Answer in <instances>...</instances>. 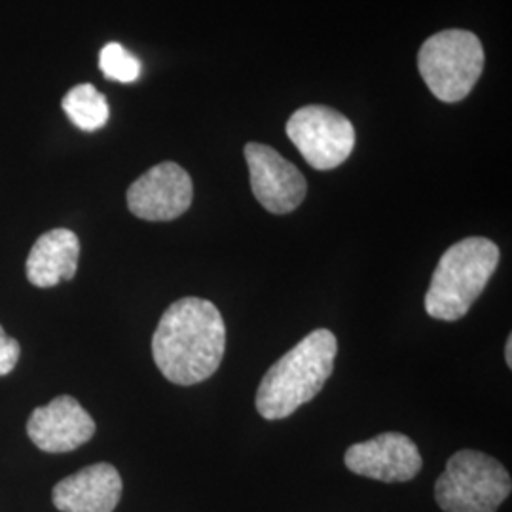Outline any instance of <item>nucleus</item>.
Instances as JSON below:
<instances>
[{"label": "nucleus", "instance_id": "1", "mask_svg": "<svg viewBox=\"0 0 512 512\" xmlns=\"http://www.w3.org/2000/svg\"><path fill=\"white\" fill-rule=\"evenodd\" d=\"M226 327L217 306L188 296L165 310L152 336V357L171 384L196 385L219 370Z\"/></svg>", "mask_w": 512, "mask_h": 512}, {"label": "nucleus", "instance_id": "2", "mask_svg": "<svg viewBox=\"0 0 512 512\" xmlns=\"http://www.w3.org/2000/svg\"><path fill=\"white\" fill-rule=\"evenodd\" d=\"M336 336L327 329L310 332L266 372L256 391V410L266 420H283L313 401L334 370Z\"/></svg>", "mask_w": 512, "mask_h": 512}, {"label": "nucleus", "instance_id": "3", "mask_svg": "<svg viewBox=\"0 0 512 512\" xmlns=\"http://www.w3.org/2000/svg\"><path fill=\"white\" fill-rule=\"evenodd\" d=\"M499 264V247L486 238H467L454 243L440 256L425 311L439 321H459L486 289Z\"/></svg>", "mask_w": 512, "mask_h": 512}, {"label": "nucleus", "instance_id": "4", "mask_svg": "<svg viewBox=\"0 0 512 512\" xmlns=\"http://www.w3.org/2000/svg\"><path fill=\"white\" fill-rule=\"evenodd\" d=\"M511 490V476L497 459L461 450L448 459L435 499L444 512H497Z\"/></svg>", "mask_w": 512, "mask_h": 512}, {"label": "nucleus", "instance_id": "5", "mask_svg": "<svg viewBox=\"0 0 512 512\" xmlns=\"http://www.w3.org/2000/svg\"><path fill=\"white\" fill-rule=\"evenodd\" d=\"M421 78L444 103H458L484 71V48L475 33L448 29L427 38L418 54Z\"/></svg>", "mask_w": 512, "mask_h": 512}, {"label": "nucleus", "instance_id": "6", "mask_svg": "<svg viewBox=\"0 0 512 512\" xmlns=\"http://www.w3.org/2000/svg\"><path fill=\"white\" fill-rule=\"evenodd\" d=\"M287 135L302 158L319 171L344 164L355 148V128L338 110L308 105L287 122Z\"/></svg>", "mask_w": 512, "mask_h": 512}, {"label": "nucleus", "instance_id": "7", "mask_svg": "<svg viewBox=\"0 0 512 512\" xmlns=\"http://www.w3.org/2000/svg\"><path fill=\"white\" fill-rule=\"evenodd\" d=\"M256 202L274 215H287L304 202L308 183L300 169L277 150L260 143L245 147Z\"/></svg>", "mask_w": 512, "mask_h": 512}, {"label": "nucleus", "instance_id": "8", "mask_svg": "<svg viewBox=\"0 0 512 512\" xmlns=\"http://www.w3.org/2000/svg\"><path fill=\"white\" fill-rule=\"evenodd\" d=\"M194 196L190 175L173 162L154 165L129 186V211L143 220L165 222L184 215Z\"/></svg>", "mask_w": 512, "mask_h": 512}, {"label": "nucleus", "instance_id": "9", "mask_svg": "<svg viewBox=\"0 0 512 512\" xmlns=\"http://www.w3.org/2000/svg\"><path fill=\"white\" fill-rule=\"evenodd\" d=\"M420 450L403 433H382L353 444L346 452V467L355 475L380 482H408L421 471Z\"/></svg>", "mask_w": 512, "mask_h": 512}, {"label": "nucleus", "instance_id": "10", "mask_svg": "<svg viewBox=\"0 0 512 512\" xmlns=\"http://www.w3.org/2000/svg\"><path fill=\"white\" fill-rule=\"evenodd\" d=\"M27 435L42 452L67 454L92 439L95 421L76 399L61 395L31 414Z\"/></svg>", "mask_w": 512, "mask_h": 512}, {"label": "nucleus", "instance_id": "11", "mask_svg": "<svg viewBox=\"0 0 512 512\" xmlns=\"http://www.w3.org/2000/svg\"><path fill=\"white\" fill-rule=\"evenodd\" d=\"M122 497V476L110 463H95L63 478L54 488L61 512H112Z\"/></svg>", "mask_w": 512, "mask_h": 512}, {"label": "nucleus", "instance_id": "12", "mask_svg": "<svg viewBox=\"0 0 512 512\" xmlns=\"http://www.w3.org/2000/svg\"><path fill=\"white\" fill-rule=\"evenodd\" d=\"M80 239L73 230L55 228L42 234L27 256V279L38 289L71 281L78 270Z\"/></svg>", "mask_w": 512, "mask_h": 512}, {"label": "nucleus", "instance_id": "13", "mask_svg": "<svg viewBox=\"0 0 512 512\" xmlns=\"http://www.w3.org/2000/svg\"><path fill=\"white\" fill-rule=\"evenodd\" d=\"M61 107L74 126L82 131H97L109 122L107 97L97 92L92 84H78L63 97Z\"/></svg>", "mask_w": 512, "mask_h": 512}, {"label": "nucleus", "instance_id": "14", "mask_svg": "<svg viewBox=\"0 0 512 512\" xmlns=\"http://www.w3.org/2000/svg\"><path fill=\"white\" fill-rule=\"evenodd\" d=\"M99 69L109 80L131 84L141 76V61L122 44L110 42L99 54Z\"/></svg>", "mask_w": 512, "mask_h": 512}, {"label": "nucleus", "instance_id": "15", "mask_svg": "<svg viewBox=\"0 0 512 512\" xmlns=\"http://www.w3.org/2000/svg\"><path fill=\"white\" fill-rule=\"evenodd\" d=\"M19 361V344L0 327V376L10 374Z\"/></svg>", "mask_w": 512, "mask_h": 512}, {"label": "nucleus", "instance_id": "16", "mask_svg": "<svg viewBox=\"0 0 512 512\" xmlns=\"http://www.w3.org/2000/svg\"><path fill=\"white\" fill-rule=\"evenodd\" d=\"M505 359H507V365L512 368V336L507 338V346H505Z\"/></svg>", "mask_w": 512, "mask_h": 512}]
</instances>
